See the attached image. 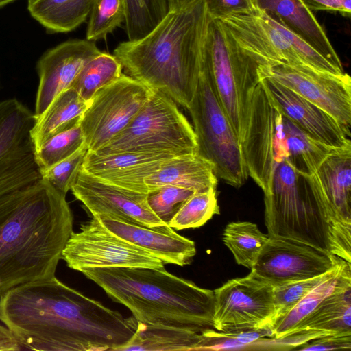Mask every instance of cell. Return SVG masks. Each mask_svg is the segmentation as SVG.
I'll list each match as a JSON object with an SVG mask.
<instances>
[{"label":"cell","mask_w":351,"mask_h":351,"mask_svg":"<svg viewBox=\"0 0 351 351\" xmlns=\"http://www.w3.org/2000/svg\"><path fill=\"white\" fill-rule=\"evenodd\" d=\"M0 322L21 348L39 351H117L138 322L65 285L56 276L0 295Z\"/></svg>","instance_id":"6da1fadb"},{"label":"cell","mask_w":351,"mask_h":351,"mask_svg":"<svg viewBox=\"0 0 351 351\" xmlns=\"http://www.w3.org/2000/svg\"><path fill=\"white\" fill-rule=\"evenodd\" d=\"M73 223L66 195L43 179L0 199V295L55 276Z\"/></svg>","instance_id":"7a4b0ae2"},{"label":"cell","mask_w":351,"mask_h":351,"mask_svg":"<svg viewBox=\"0 0 351 351\" xmlns=\"http://www.w3.org/2000/svg\"><path fill=\"white\" fill-rule=\"evenodd\" d=\"M208 14L205 0L169 10L147 35L120 43L113 55L125 74L187 110L202 70Z\"/></svg>","instance_id":"3957f363"},{"label":"cell","mask_w":351,"mask_h":351,"mask_svg":"<svg viewBox=\"0 0 351 351\" xmlns=\"http://www.w3.org/2000/svg\"><path fill=\"white\" fill-rule=\"evenodd\" d=\"M82 274L138 322L197 332L213 328L214 291L162 268L106 267Z\"/></svg>","instance_id":"277c9868"},{"label":"cell","mask_w":351,"mask_h":351,"mask_svg":"<svg viewBox=\"0 0 351 351\" xmlns=\"http://www.w3.org/2000/svg\"><path fill=\"white\" fill-rule=\"evenodd\" d=\"M264 202L269 237L300 241L351 263V224L334 211L312 176L298 173L285 159Z\"/></svg>","instance_id":"5b68a950"},{"label":"cell","mask_w":351,"mask_h":351,"mask_svg":"<svg viewBox=\"0 0 351 351\" xmlns=\"http://www.w3.org/2000/svg\"><path fill=\"white\" fill-rule=\"evenodd\" d=\"M268 63L245 51L220 19L208 16L202 69L241 143L246 130L252 94Z\"/></svg>","instance_id":"8992f818"},{"label":"cell","mask_w":351,"mask_h":351,"mask_svg":"<svg viewBox=\"0 0 351 351\" xmlns=\"http://www.w3.org/2000/svg\"><path fill=\"white\" fill-rule=\"evenodd\" d=\"M197 152L193 128L177 104L163 93L152 90V95L130 124L93 153L99 156L122 152L181 156Z\"/></svg>","instance_id":"52a82bcc"},{"label":"cell","mask_w":351,"mask_h":351,"mask_svg":"<svg viewBox=\"0 0 351 351\" xmlns=\"http://www.w3.org/2000/svg\"><path fill=\"white\" fill-rule=\"evenodd\" d=\"M197 143V153L213 166L217 178L239 188L248 177L241 143L202 69L187 108Z\"/></svg>","instance_id":"ba28073f"},{"label":"cell","mask_w":351,"mask_h":351,"mask_svg":"<svg viewBox=\"0 0 351 351\" xmlns=\"http://www.w3.org/2000/svg\"><path fill=\"white\" fill-rule=\"evenodd\" d=\"M221 20L241 47L268 64L306 66L338 75L344 73L258 8Z\"/></svg>","instance_id":"9c48e42d"},{"label":"cell","mask_w":351,"mask_h":351,"mask_svg":"<svg viewBox=\"0 0 351 351\" xmlns=\"http://www.w3.org/2000/svg\"><path fill=\"white\" fill-rule=\"evenodd\" d=\"M241 146L248 176L265 193L276 168L288 154L283 115L263 79L252 94Z\"/></svg>","instance_id":"30bf717a"},{"label":"cell","mask_w":351,"mask_h":351,"mask_svg":"<svg viewBox=\"0 0 351 351\" xmlns=\"http://www.w3.org/2000/svg\"><path fill=\"white\" fill-rule=\"evenodd\" d=\"M35 122L18 99L0 101V199L42 179L31 136Z\"/></svg>","instance_id":"8fae6325"},{"label":"cell","mask_w":351,"mask_h":351,"mask_svg":"<svg viewBox=\"0 0 351 351\" xmlns=\"http://www.w3.org/2000/svg\"><path fill=\"white\" fill-rule=\"evenodd\" d=\"M152 93V89L124 73L99 89L80 122L88 152L97 151L123 131Z\"/></svg>","instance_id":"7c38bea8"},{"label":"cell","mask_w":351,"mask_h":351,"mask_svg":"<svg viewBox=\"0 0 351 351\" xmlns=\"http://www.w3.org/2000/svg\"><path fill=\"white\" fill-rule=\"evenodd\" d=\"M62 259L82 273L106 267H164L159 258L110 232L97 215L82 223L79 232H72Z\"/></svg>","instance_id":"4fadbf2b"},{"label":"cell","mask_w":351,"mask_h":351,"mask_svg":"<svg viewBox=\"0 0 351 351\" xmlns=\"http://www.w3.org/2000/svg\"><path fill=\"white\" fill-rule=\"evenodd\" d=\"M214 295L213 326L216 330H270L276 313L273 286L252 271L228 280L214 290Z\"/></svg>","instance_id":"5bb4252c"},{"label":"cell","mask_w":351,"mask_h":351,"mask_svg":"<svg viewBox=\"0 0 351 351\" xmlns=\"http://www.w3.org/2000/svg\"><path fill=\"white\" fill-rule=\"evenodd\" d=\"M262 72L263 77H271L324 110L350 136L351 78L348 73L333 75L282 63L266 64Z\"/></svg>","instance_id":"9a60e30c"},{"label":"cell","mask_w":351,"mask_h":351,"mask_svg":"<svg viewBox=\"0 0 351 351\" xmlns=\"http://www.w3.org/2000/svg\"><path fill=\"white\" fill-rule=\"evenodd\" d=\"M340 258L300 241L269 237L250 270L275 286L325 274Z\"/></svg>","instance_id":"2e32d148"},{"label":"cell","mask_w":351,"mask_h":351,"mask_svg":"<svg viewBox=\"0 0 351 351\" xmlns=\"http://www.w3.org/2000/svg\"><path fill=\"white\" fill-rule=\"evenodd\" d=\"M71 191L92 216H107L147 227L166 225L149 208L147 193L110 184L82 168Z\"/></svg>","instance_id":"e0dca14e"},{"label":"cell","mask_w":351,"mask_h":351,"mask_svg":"<svg viewBox=\"0 0 351 351\" xmlns=\"http://www.w3.org/2000/svg\"><path fill=\"white\" fill-rule=\"evenodd\" d=\"M100 52L95 42L72 39L42 55L36 65L39 83L34 112L36 119L60 93L71 87L85 64Z\"/></svg>","instance_id":"ac0fdd59"},{"label":"cell","mask_w":351,"mask_h":351,"mask_svg":"<svg viewBox=\"0 0 351 351\" xmlns=\"http://www.w3.org/2000/svg\"><path fill=\"white\" fill-rule=\"evenodd\" d=\"M263 79L283 116L328 146L339 148L351 145L343 127L324 110L271 77Z\"/></svg>","instance_id":"d6986e66"},{"label":"cell","mask_w":351,"mask_h":351,"mask_svg":"<svg viewBox=\"0 0 351 351\" xmlns=\"http://www.w3.org/2000/svg\"><path fill=\"white\" fill-rule=\"evenodd\" d=\"M174 156H177L149 152L99 156L87 151L82 169L119 187L148 193L145 180L157 171L163 162Z\"/></svg>","instance_id":"ffe728a7"},{"label":"cell","mask_w":351,"mask_h":351,"mask_svg":"<svg viewBox=\"0 0 351 351\" xmlns=\"http://www.w3.org/2000/svg\"><path fill=\"white\" fill-rule=\"evenodd\" d=\"M99 217L110 232L149 252L163 263L184 266L196 254L195 243L167 225L147 227L107 216Z\"/></svg>","instance_id":"44dd1931"},{"label":"cell","mask_w":351,"mask_h":351,"mask_svg":"<svg viewBox=\"0 0 351 351\" xmlns=\"http://www.w3.org/2000/svg\"><path fill=\"white\" fill-rule=\"evenodd\" d=\"M255 3L259 10L305 42L340 73H345L324 28L300 0H255Z\"/></svg>","instance_id":"7402d4cb"},{"label":"cell","mask_w":351,"mask_h":351,"mask_svg":"<svg viewBox=\"0 0 351 351\" xmlns=\"http://www.w3.org/2000/svg\"><path fill=\"white\" fill-rule=\"evenodd\" d=\"M311 176L335 212L351 224V145L335 148Z\"/></svg>","instance_id":"603a6c76"},{"label":"cell","mask_w":351,"mask_h":351,"mask_svg":"<svg viewBox=\"0 0 351 351\" xmlns=\"http://www.w3.org/2000/svg\"><path fill=\"white\" fill-rule=\"evenodd\" d=\"M145 184L148 191L169 184L190 189L198 193L216 189L217 178L213 165L195 153L166 160L145 180Z\"/></svg>","instance_id":"cb8c5ba5"},{"label":"cell","mask_w":351,"mask_h":351,"mask_svg":"<svg viewBox=\"0 0 351 351\" xmlns=\"http://www.w3.org/2000/svg\"><path fill=\"white\" fill-rule=\"evenodd\" d=\"M350 285L351 263L340 258L317 286L273 324L271 337L280 338L295 330L328 296Z\"/></svg>","instance_id":"d4e9b609"},{"label":"cell","mask_w":351,"mask_h":351,"mask_svg":"<svg viewBox=\"0 0 351 351\" xmlns=\"http://www.w3.org/2000/svg\"><path fill=\"white\" fill-rule=\"evenodd\" d=\"M90 102L84 100L73 87L60 93L36 119L31 132L36 149L52 136L80 123Z\"/></svg>","instance_id":"484cf974"},{"label":"cell","mask_w":351,"mask_h":351,"mask_svg":"<svg viewBox=\"0 0 351 351\" xmlns=\"http://www.w3.org/2000/svg\"><path fill=\"white\" fill-rule=\"evenodd\" d=\"M93 0H28L30 15L51 33H66L82 25Z\"/></svg>","instance_id":"4316f807"},{"label":"cell","mask_w":351,"mask_h":351,"mask_svg":"<svg viewBox=\"0 0 351 351\" xmlns=\"http://www.w3.org/2000/svg\"><path fill=\"white\" fill-rule=\"evenodd\" d=\"M200 337L193 330L138 322L135 333L117 351L195 350Z\"/></svg>","instance_id":"83f0119b"},{"label":"cell","mask_w":351,"mask_h":351,"mask_svg":"<svg viewBox=\"0 0 351 351\" xmlns=\"http://www.w3.org/2000/svg\"><path fill=\"white\" fill-rule=\"evenodd\" d=\"M283 130L288 154L286 159L302 176L313 175L324 159L336 148L314 138L285 116Z\"/></svg>","instance_id":"f1b7e54d"},{"label":"cell","mask_w":351,"mask_h":351,"mask_svg":"<svg viewBox=\"0 0 351 351\" xmlns=\"http://www.w3.org/2000/svg\"><path fill=\"white\" fill-rule=\"evenodd\" d=\"M304 328L351 332V285L328 296L293 332Z\"/></svg>","instance_id":"f546056e"},{"label":"cell","mask_w":351,"mask_h":351,"mask_svg":"<svg viewBox=\"0 0 351 351\" xmlns=\"http://www.w3.org/2000/svg\"><path fill=\"white\" fill-rule=\"evenodd\" d=\"M123 68L113 54L101 51L82 67L71 87L85 101H89L101 88L117 80Z\"/></svg>","instance_id":"4dcf8cb0"},{"label":"cell","mask_w":351,"mask_h":351,"mask_svg":"<svg viewBox=\"0 0 351 351\" xmlns=\"http://www.w3.org/2000/svg\"><path fill=\"white\" fill-rule=\"evenodd\" d=\"M269 239L258 226L248 221L228 223L223 234V241L232 253L238 265L250 269L254 266L262 248Z\"/></svg>","instance_id":"1f68e13d"},{"label":"cell","mask_w":351,"mask_h":351,"mask_svg":"<svg viewBox=\"0 0 351 351\" xmlns=\"http://www.w3.org/2000/svg\"><path fill=\"white\" fill-rule=\"evenodd\" d=\"M123 1L128 40H136L147 35L169 11V0Z\"/></svg>","instance_id":"d6a6232c"},{"label":"cell","mask_w":351,"mask_h":351,"mask_svg":"<svg viewBox=\"0 0 351 351\" xmlns=\"http://www.w3.org/2000/svg\"><path fill=\"white\" fill-rule=\"evenodd\" d=\"M219 214L216 189L192 195L180 208L168 226L177 230L199 228Z\"/></svg>","instance_id":"836d02e7"},{"label":"cell","mask_w":351,"mask_h":351,"mask_svg":"<svg viewBox=\"0 0 351 351\" xmlns=\"http://www.w3.org/2000/svg\"><path fill=\"white\" fill-rule=\"evenodd\" d=\"M86 145L80 123L47 139L36 149L40 169L50 167Z\"/></svg>","instance_id":"e575fe53"},{"label":"cell","mask_w":351,"mask_h":351,"mask_svg":"<svg viewBox=\"0 0 351 351\" xmlns=\"http://www.w3.org/2000/svg\"><path fill=\"white\" fill-rule=\"evenodd\" d=\"M123 0H93L86 29V40L105 39L125 21Z\"/></svg>","instance_id":"d590c367"},{"label":"cell","mask_w":351,"mask_h":351,"mask_svg":"<svg viewBox=\"0 0 351 351\" xmlns=\"http://www.w3.org/2000/svg\"><path fill=\"white\" fill-rule=\"evenodd\" d=\"M200 336L195 350H219L250 346L265 336L271 337V332L267 329L221 332L208 328L202 331Z\"/></svg>","instance_id":"8d00e7d4"},{"label":"cell","mask_w":351,"mask_h":351,"mask_svg":"<svg viewBox=\"0 0 351 351\" xmlns=\"http://www.w3.org/2000/svg\"><path fill=\"white\" fill-rule=\"evenodd\" d=\"M195 193L190 189L168 184L149 191L147 201L152 212L168 226L180 208Z\"/></svg>","instance_id":"74e56055"},{"label":"cell","mask_w":351,"mask_h":351,"mask_svg":"<svg viewBox=\"0 0 351 351\" xmlns=\"http://www.w3.org/2000/svg\"><path fill=\"white\" fill-rule=\"evenodd\" d=\"M87 151L84 145L64 160L50 167L41 169L42 179L66 195L77 180Z\"/></svg>","instance_id":"f35d334b"},{"label":"cell","mask_w":351,"mask_h":351,"mask_svg":"<svg viewBox=\"0 0 351 351\" xmlns=\"http://www.w3.org/2000/svg\"><path fill=\"white\" fill-rule=\"evenodd\" d=\"M328 271L313 278L273 286V297L276 311L273 324L289 311L317 286L326 276Z\"/></svg>","instance_id":"ab89813d"},{"label":"cell","mask_w":351,"mask_h":351,"mask_svg":"<svg viewBox=\"0 0 351 351\" xmlns=\"http://www.w3.org/2000/svg\"><path fill=\"white\" fill-rule=\"evenodd\" d=\"M205 4L209 17L220 20L257 8L255 0H205Z\"/></svg>","instance_id":"60d3db41"},{"label":"cell","mask_w":351,"mask_h":351,"mask_svg":"<svg viewBox=\"0 0 351 351\" xmlns=\"http://www.w3.org/2000/svg\"><path fill=\"white\" fill-rule=\"evenodd\" d=\"M351 332L328 335L311 340L295 350H331L350 349Z\"/></svg>","instance_id":"b9f144b4"},{"label":"cell","mask_w":351,"mask_h":351,"mask_svg":"<svg viewBox=\"0 0 351 351\" xmlns=\"http://www.w3.org/2000/svg\"><path fill=\"white\" fill-rule=\"evenodd\" d=\"M311 12L327 11L339 12L342 16L350 17L351 0H300Z\"/></svg>","instance_id":"7bdbcfd3"},{"label":"cell","mask_w":351,"mask_h":351,"mask_svg":"<svg viewBox=\"0 0 351 351\" xmlns=\"http://www.w3.org/2000/svg\"><path fill=\"white\" fill-rule=\"evenodd\" d=\"M193 1L194 0H169V10L184 7Z\"/></svg>","instance_id":"ee69618b"},{"label":"cell","mask_w":351,"mask_h":351,"mask_svg":"<svg viewBox=\"0 0 351 351\" xmlns=\"http://www.w3.org/2000/svg\"><path fill=\"white\" fill-rule=\"evenodd\" d=\"M16 0H0V8Z\"/></svg>","instance_id":"f6af8a7d"}]
</instances>
